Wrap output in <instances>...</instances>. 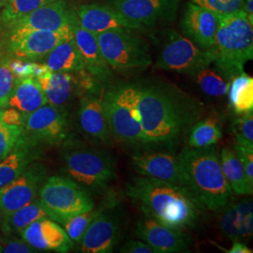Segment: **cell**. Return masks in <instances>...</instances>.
I'll use <instances>...</instances> for the list:
<instances>
[{"label": "cell", "mask_w": 253, "mask_h": 253, "mask_svg": "<svg viewBox=\"0 0 253 253\" xmlns=\"http://www.w3.org/2000/svg\"><path fill=\"white\" fill-rule=\"evenodd\" d=\"M244 3L246 12L250 19L253 21V0H244Z\"/></svg>", "instance_id": "obj_43"}, {"label": "cell", "mask_w": 253, "mask_h": 253, "mask_svg": "<svg viewBox=\"0 0 253 253\" xmlns=\"http://www.w3.org/2000/svg\"><path fill=\"white\" fill-rule=\"evenodd\" d=\"M101 211L102 209L95 210L93 208L86 212L77 214L64 223V230L73 241L80 243L86 229Z\"/></svg>", "instance_id": "obj_34"}, {"label": "cell", "mask_w": 253, "mask_h": 253, "mask_svg": "<svg viewBox=\"0 0 253 253\" xmlns=\"http://www.w3.org/2000/svg\"><path fill=\"white\" fill-rule=\"evenodd\" d=\"M44 58L43 64L52 72L73 73L84 70L83 58L73 38L55 46Z\"/></svg>", "instance_id": "obj_27"}, {"label": "cell", "mask_w": 253, "mask_h": 253, "mask_svg": "<svg viewBox=\"0 0 253 253\" xmlns=\"http://www.w3.org/2000/svg\"><path fill=\"white\" fill-rule=\"evenodd\" d=\"M131 164L136 172L143 176L155 177L186 187L178 156L165 152L145 151L132 156Z\"/></svg>", "instance_id": "obj_18"}, {"label": "cell", "mask_w": 253, "mask_h": 253, "mask_svg": "<svg viewBox=\"0 0 253 253\" xmlns=\"http://www.w3.org/2000/svg\"><path fill=\"white\" fill-rule=\"evenodd\" d=\"M46 172L44 166L29 164L16 179L0 190V213L8 215L35 199Z\"/></svg>", "instance_id": "obj_13"}, {"label": "cell", "mask_w": 253, "mask_h": 253, "mask_svg": "<svg viewBox=\"0 0 253 253\" xmlns=\"http://www.w3.org/2000/svg\"><path fill=\"white\" fill-rule=\"evenodd\" d=\"M206 9H210L217 14H231L241 10L246 11L244 0H190Z\"/></svg>", "instance_id": "obj_38"}, {"label": "cell", "mask_w": 253, "mask_h": 253, "mask_svg": "<svg viewBox=\"0 0 253 253\" xmlns=\"http://www.w3.org/2000/svg\"><path fill=\"white\" fill-rule=\"evenodd\" d=\"M234 151L243 165L249 184L253 188V147L234 144Z\"/></svg>", "instance_id": "obj_39"}, {"label": "cell", "mask_w": 253, "mask_h": 253, "mask_svg": "<svg viewBox=\"0 0 253 253\" xmlns=\"http://www.w3.org/2000/svg\"><path fill=\"white\" fill-rule=\"evenodd\" d=\"M195 77L200 88L209 96H224L229 91L230 82L211 69L206 68L200 71Z\"/></svg>", "instance_id": "obj_33"}, {"label": "cell", "mask_w": 253, "mask_h": 253, "mask_svg": "<svg viewBox=\"0 0 253 253\" xmlns=\"http://www.w3.org/2000/svg\"><path fill=\"white\" fill-rule=\"evenodd\" d=\"M39 195L48 217L62 225L73 216L94 208L89 193L63 176L49 177L41 187Z\"/></svg>", "instance_id": "obj_6"}, {"label": "cell", "mask_w": 253, "mask_h": 253, "mask_svg": "<svg viewBox=\"0 0 253 253\" xmlns=\"http://www.w3.org/2000/svg\"><path fill=\"white\" fill-rule=\"evenodd\" d=\"M180 0H113L112 6L132 29H146L172 22Z\"/></svg>", "instance_id": "obj_10"}, {"label": "cell", "mask_w": 253, "mask_h": 253, "mask_svg": "<svg viewBox=\"0 0 253 253\" xmlns=\"http://www.w3.org/2000/svg\"><path fill=\"white\" fill-rule=\"evenodd\" d=\"M2 228L6 234H21L31 223L42 217H48L39 198H35L23 208L3 216Z\"/></svg>", "instance_id": "obj_29"}, {"label": "cell", "mask_w": 253, "mask_h": 253, "mask_svg": "<svg viewBox=\"0 0 253 253\" xmlns=\"http://www.w3.org/2000/svg\"><path fill=\"white\" fill-rule=\"evenodd\" d=\"M23 131V126L7 123L0 115V161L11 151Z\"/></svg>", "instance_id": "obj_36"}, {"label": "cell", "mask_w": 253, "mask_h": 253, "mask_svg": "<svg viewBox=\"0 0 253 253\" xmlns=\"http://www.w3.org/2000/svg\"><path fill=\"white\" fill-rule=\"evenodd\" d=\"M218 24L217 13L190 2L184 9L180 27L183 34L195 45L208 50L215 45Z\"/></svg>", "instance_id": "obj_16"}, {"label": "cell", "mask_w": 253, "mask_h": 253, "mask_svg": "<svg viewBox=\"0 0 253 253\" xmlns=\"http://www.w3.org/2000/svg\"><path fill=\"white\" fill-rule=\"evenodd\" d=\"M219 217L221 232L234 240H242L253 235V206L251 200H243L239 203L227 204Z\"/></svg>", "instance_id": "obj_23"}, {"label": "cell", "mask_w": 253, "mask_h": 253, "mask_svg": "<svg viewBox=\"0 0 253 253\" xmlns=\"http://www.w3.org/2000/svg\"><path fill=\"white\" fill-rule=\"evenodd\" d=\"M135 235L149 245L155 253H185L192 242L183 230L164 225L146 215L136 222Z\"/></svg>", "instance_id": "obj_14"}, {"label": "cell", "mask_w": 253, "mask_h": 253, "mask_svg": "<svg viewBox=\"0 0 253 253\" xmlns=\"http://www.w3.org/2000/svg\"><path fill=\"white\" fill-rule=\"evenodd\" d=\"M71 26L73 38L77 46L84 70L93 75L99 82H108L112 78V71L108 63L100 53L97 37L82 27L75 14L72 15Z\"/></svg>", "instance_id": "obj_20"}, {"label": "cell", "mask_w": 253, "mask_h": 253, "mask_svg": "<svg viewBox=\"0 0 253 253\" xmlns=\"http://www.w3.org/2000/svg\"><path fill=\"white\" fill-rule=\"evenodd\" d=\"M235 145L253 147V112L240 115L233 124Z\"/></svg>", "instance_id": "obj_35"}, {"label": "cell", "mask_w": 253, "mask_h": 253, "mask_svg": "<svg viewBox=\"0 0 253 253\" xmlns=\"http://www.w3.org/2000/svg\"><path fill=\"white\" fill-rule=\"evenodd\" d=\"M78 118L82 129L87 135L100 143H110L112 135L100 98L95 95L83 98Z\"/></svg>", "instance_id": "obj_24"}, {"label": "cell", "mask_w": 253, "mask_h": 253, "mask_svg": "<svg viewBox=\"0 0 253 253\" xmlns=\"http://www.w3.org/2000/svg\"><path fill=\"white\" fill-rule=\"evenodd\" d=\"M126 194L144 215L179 230L195 226L204 209L187 187L150 176L132 178Z\"/></svg>", "instance_id": "obj_2"}, {"label": "cell", "mask_w": 253, "mask_h": 253, "mask_svg": "<svg viewBox=\"0 0 253 253\" xmlns=\"http://www.w3.org/2000/svg\"><path fill=\"white\" fill-rule=\"evenodd\" d=\"M45 104L47 100L40 84L33 77H25L16 82L6 107L27 116Z\"/></svg>", "instance_id": "obj_26"}, {"label": "cell", "mask_w": 253, "mask_h": 253, "mask_svg": "<svg viewBox=\"0 0 253 253\" xmlns=\"http://www.w3.org/2000/svg\"><path fill=\"white\" fill-rule=\"evenodd\" d=\"M36 145V142L23 131L11 151L0 161V190L16 179L37 159Z\"/></svg>", "instance_id": "obj_22"}, {"label": "cell", "mask_w": 253, "mask_h": 253, "mask_svg": "<svg viewBox=\"0 0 253 253\" xmlns=\"http://www.w3.org/2000/svg\"><path fill=\"white\" fill-rule=\"evenodd\" d=\"M71 38H73L71 25L59 30L32 31L9 42V49L20 59L39 60L44 58L55 46Z\"/></svg>", "instance_id": "obj_17"}, {"label": "cell", "mask_w": 253, "mask_h": 253, "mask_svg": "<svg viewBox=\"0 0 253 253\" xmlns=\"http://www.w3.org/2000/svg\"><path fill=\"white\" fill-rule=\"evenodd\" d=\"M20 235L27 243L40 251L68 253L73 246L66 231L50 217L34 221Z\"/></svg>", "instance_id": "obj_19"}, {"label": "cell", "mask_w": 253, "mask_h": 253, "mask_svg": "<svg viewBox=\"0 0 253 253\" xmlns=\"http://www.w3.org/2000/svg\"><path fill=\"white\" fill-rule=\"evenodd\" d=\"M214 62L226 81L244 73L245 65L253 58V21L241 10L231 14H218Z\"/></svg>", "instance_id": "obj_4"}, {"label": "cell", "mask_w": 253, "mask_h": 253, "mask_svg": "<svg viewBox=\"0 0 253 253\" xmlns=\"http://www.w3.org/2000/svg\"><path fill=\"white\" fill-rule=\"evenodd\" d=\"M120 253H155L153 249L145 242L130 240L121 247Z\"/></svg>", "instance_id": "obj_41"}, {"label": "cell", "mask_w": 253, "mask_h": 253, "mask_svg": "<svg viewBox=\"0 0 253 253\" xmlns=\"http://www.w3.org/2000/svg\"><path fill=\"white\" fill-rule=\"evenodd\" d=\"M17 80L11 69L10 60L0 57V108L6 107Z\"/></svg>", "instance_id": "obj_37"}, {"label": "cell", "mask_w": 253, "mask_h": 253, "mask_svg": "<svg viewBox=\"0 0 253 253\" xmlns=\"http://www.w3.org/2000/svg\"><path fill=\"white\" fill-rule=\"evenodd\" d=\"M121 217L114 210H102L83 235L81 252L113 253L121 236Z\"/></svg>", "instance_id": "obj_15"}, {"label": "cell", "mask_w": 253, "mask_h": 253, "mask_svg": "<svg viewBox=\"0 0 253 253\" xmlns=\"http://www.w3.org/2000/svg\"><path fill=\"white\" fill-rule=\"evenodd\" d=\"M230 106L237 116L253 111V78L242 73L234 77L229 87Z\"/></svg>", "instance_id": "obj_31"}, {"label": "cell", "mask_w": 253, "mask_h": 253, "mask_svg": "<svg viewBox=\"0 0 253 253\" xmlns=\"http://www.w3.org/2000/svg\"><path fill=\"white\" fill-rule=\"evenodd\" d=\"M0 2L3 4V6H5L9 2V0H0Z\"/></svg>", "instance_id": "obj_44"}, {"label": "cell", "mask_w": 253, "mask_h": 253, "mask_svg": "<svg viewBox=\"0 0 253 253\" xmlns=\"http://www.w3.org/2000/svg\"><path fill=\"white\" fill-rule=\"evenodd\" d=\"M253 251L244 243L239 240H234L232 248L228 251V253H252Z\"/></svg>", "instance_id": "obj_42"}, {"label": "cell", "mask_w": 253, "mask_h": 253, "mask_svg": "<svg viewBox=\"0 0 253 253\" xmlns=\"http://www.w3.org/2000/svg\"><path fill=\"white\" fill-rule=\"evenodd\" d=\"M145 144H172L201 118L197 101L164 83L136 84Z\"/></svg>", "instance_id": "obj_1"}, {"label": "cell", "mask_w": 253, "mask_h": 253, "mask_svg": "<svg viewBox=\"0 0 253 253\" xmlns=\"http://www.w3.org/2000/svg\"><path fill=\"white\" fill-rule=\"evenodd\" d=\"M219 159L222 172L233 193L237 195H252L253 188L249 184L243 165L234 149L229 147L222 148Z\"/></svg>", "instance_id": "obj_28"}, {"label": "cell", "mask_w": 253, "mask_h": 253, "mask_svg": "<svg viewBox=\"0 0 253 253\" xmlns=\"http://www.w3.org/2000/svg\"><path fill=\"white\" fill-rule=\"evenodd\" d=\"M0 253H2V246L0 245Z\"/></svg>", "instance_id": "obj_46"}, {"label": "cell", "mask_w": 253, "mask_h": 253, "mask_svg": "<svg viewBox=\"0 0 253 253\" xmlns=\"http://www.w3.org/2000/svg\"><path fill=\"white\" fill-rule=\"evenodd\" d=\"M65 170L79 184L101 190L116 179V160L112 154L94 148H74L64 155Z\"/></svg>", "instance_id": "obj_8"}, {"label": "cell", "mask_w": 253, "mask_h": 253, "mask_svg": "<svg viewBox=\"0 0 253 253\" xmlns=\"http://www.w3.org/2000/svg\"><path fill=\"white\" fill-rule=\"evenodd\" d=\"M221 138L222 126L220 117L217 113L213 112L190 127L188 143L192 148H202L216 145Z\"/></svg>", "instance_id": "obj_30"}, {"label": "cell", "mask_w": 253, "mask_h": 253, "mask_svg": "<svg viewBox=\"0 0 253 253\" xmlns=\"http://www.w3.org/2000/svg\"><path fill=\"white\" fill-rule=\"evenodd\" d=\"M52 1L54 0H9L1 10L0 24L9 28L33 10Z\"/></svg>", "instance_id": "obj_32"}, {"label": "cell", "mask_w": 253, "mask_h": 253, "mask_svg": "<svg viewBox=\"0 0 253 253\" xmlns=\"http://www.w3.org/2000/svg\"><path fill=\"white\" fill-rule=\"evenodd\" d=\"M23 127L26 135L36 143H61L68 134L67 113L61 107L47 103L26 116Z\"/></svg>", "instance_id": "obj_11"}, {"label": "cell", "mask_w": 253, "mask_h": 253, "mask_svg": "<svg viewBox=\"0 0 253 253\" xmlns=\"http://www.w3.org/2000/svg\"><path fill=\"white\" fill-rule=\"evenodd\" d=\"M213 49L204 50L190 40L172 32L157 58V67L169 72L195 76L214 62Z\"/></svg>", "instance_id": "obj_9"}, {"label": "cell", "mask_w": 253, "mask_h": 253, "mask_svg": "<svg viewBox=\"0 0 253 253\" xmlns=\"http://www.w3.org/2000/svg\"><path fill=\"white\" fill-rule=\"evenodd\" d=\"M111 135L126 145L145 144L138 111L136 84H121L112 87L101 98Z\"/></svg>", "instance_id": "obj_5"}, {"label": "cell", "mask_w": 253, "mask_h": 253, "mask_svg": "<svg viewBox=\"0 0 253 253\" xmlns=\"http://www.w3.org/2000/svg\"><path fill=\"white\" fill-rule=\"evenodd\" d=\"M178 156L186 187L208 210H219L232 199L233 190L223 174L219 153L213 145L187 147Z\"/></svg>", "instance_id": "obj_3"}, {"label": "cell", "mask_w": 253, "mask_h": 253, "mask_svg": "<svg viewBox=\"0 0 253 253\" xmlns=\"http://www.w3.org/2000/svg\"><path fill=\"white\" fill-rule=\"evenodd\" d=\"M34 78L43 91L48 104L61 107L73 96L75 79L71 73L52 72L42 64Z\"/></svg>", "instance_id": "obj_25"}, {"label": "cell", "mask_w": 253, "mask_h": 253, "mask_svg": "<svg viewBox=\"0 0 253 253\" xmlns=\"http://www.w3.org/2000/svg\"><path fill=\"white\" fill-rule=\"evenodd\" d=\"M4 6H3V4L0 2V13H1V10H2V8H3ZM0 26H1V24H0Z\"/></svg>", "instance_id": "obj_45"}, {"label": "cell", "mask_w": 253, "mask_h": 253, "mask_svg": "<svg viewBox=\"0 0 253 253\" xmlns=\"http://www.w3.org/2000/svg\"><path fill=\"white\" fill-rule=\"evenodd\" d=\"M33 247L26 241H21L18 239H12L7 241L4 247H2V253H33Z\"/></svg>", "instance_id": "obj_40"}, {"label": "cell", "mask_w": 253, "mask_h": 253, "mask_svg": "<svg viewBox=\"0 0 253 253\" xmlns=\"http://www.w3.org/2000/svg\"><path fill=\"white\" fill-rule=\"evenodd\" d=\"M96 37L100 53L111 69L126 72L146 69L152 63L148 46L132 29H112Z\"/></svg>", "instance_id": "obj_7"}, {"label": "cell", "mask_w": 253, "mask_h": 253, "mask_svg": "<svg viewBox=\"0 0 253 253\" xmlns=\"http://www.w3.org/2000/svg\"><path fill=\"white\" fill-rule=\"evenodd\" d=\"M76 17L82 27L96 36L112 29H132L113 6L99 3L81 5L77 9Z\"/></svg>", "instance_id": "obj_21"}, {"label": "cell", "mask_w": 253, "mask_h": 253, "mask_svg": "<svg viewBox=\"0 0 253 253\" xmlns=\"http://www.w3.org/2000/svg\"><path fill=\"white\" fill-rule=\"evenodd\" d=\"M73 12L65 0H54L33 10L9 27V42L32 31L59 30L71 25Z\"/></svg>", "instance_id": "obj_12"}]
</instances>
